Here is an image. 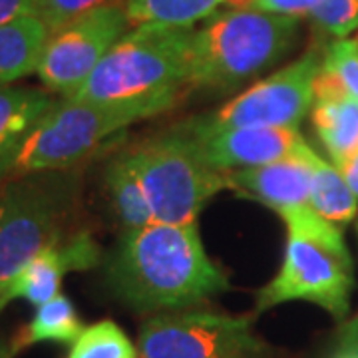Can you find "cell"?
I'll use <instances>...</instances> for the list:
<instances>
[{
  "label": "cell",
  "mask_w": 358,
  "mask_h": 358,
  "mask_svg": "<svg viewBox=\"0 0 358 358\" xmlns=\"http://www.w3.org/2000/svg\"><path fill=\"white\" fill-rule=\"evenodd\" d=\"M322 70L329 72L350 98L358 100V44L355 40H334L322 56Z\"/></svg>",
  "instance_id": "obj_22"
},
{
  "label": "cell",
  "mask_w": 358,
  "mask_h": 358,
  "mask_svg": "<svg viewBox=\"0 0 358 358\" xmlns=\"http://www.w3.org/2000/svg\"><path fill=\"white\" fill-rule=\"evenodd\" d=\"M193 28L141 24L128 30L66 100L108 106H148L159 114L189 88Z\"/></svg>",
  "instance_id": "obj_2"
},
{
  "label": "cell",
  "mask_w": 358,
  "mask_h": 358,
  "mask_svg": "<svg viewBox=\"0 0 358 358\" xmlns=\"http://www.w3.org/2000/svg\"><path fill=\"white\" fill-rule=\"evenodd\" d=\"M355 42H357V44H358V34H357V38H355Z\"/></svg>",
  "instance_id": "obj_32"
},
{
  "label": "cell",
  "mask_w": 358,
  "mask_h": 358,
  "mask_svg": "<svg viewBox=\"0 0 358 358\" xmlns=\"http://www.w3.org/2000/svg\"><path fill=\"white\" fill-rule=\"evenodd\" d=\"M317 157L319 155L315 154L313 157H293L267 166L225 171L227 183L229 189L267 205L277 213L308 207L313 164Z\"/></svg>",
  "instance_id": "obj_13"
},
{
  "label": "cell",
  "mask_w": 358,
  "mask_h": 358,
  "mask_svg": "<svg viewBox=\"0 0 358 358\" xmlns=\"http://www.w3.org/2000/svg\"><path fill=\"white\" fill-rule=\"evenodd\" d=\"M251 319L211 310L162 313L140 327L138 358H265Z\"/></svg>",
  "instance_id": "obj_8"
},
{
  "label": "cell",
  "mask_w": 358,
  "mask_h": 358,
  "mask_svg": "<svg viewBox=\"0 0 358 358\" xmlns=\"http://www.w3.org/2000/svg\"><path fill=\"white\" fill-rule=\"evenodd\" d=\"M103 181L115 217L124 231L141 229L155 223L129 152L115 155L108 164Z\"/></svg>",
  "instance_id": "obj_16"
},
{
  "label": "cell",
  "mask_w": 358,
  "mask_h": 358,
  "mask_svg": "<svg viewBox=\"0 0 358 358\" xmlns=\"http://www.w3.org/2000/svg\"><path fill=\"white\" fill-rule=\"evenodd\" d=\"M308 18L322 34L345 38L358 30V0H322Z\"/></svg>",
  "instance_id": "obj_23"
},
{
  "label": "cell",
  "mask_w": 358,
  "mask_h": 358,
  "mask_svg": "<svg viewBox=\"0 0 358 358\" xmlns=\"http://www.w3.org/2000/svg\"><path fill=\"white\" fill-rule=\"evenodd\" d=\"M129 28L126 2H114L50 32L40 58V82L68 98L112 50Z\"/></svg>",
  "instance_id": "obj_10"
},
{
  "label": "cell",
  "mask_w": 358,
  "mask_h": 358,
  "mask_svg": "<svg viewBox=\"0 0 358 358\" xmlns=\"http://www.w3.org/2000/svg\"><path fill=\"white\" fill-rule=\"evenodd\" d=\"M86 327L78 317L76 308L66 294H56L52 301L36 307L34 317L20 329L8 348L10 357L38 343L72 345Z\"/></svg>",
  "instance_id": "obj_18"
},
{
  "label": "cell",
  "mask_w": 358,
  "mask_h": 358,
  "mask_svg": "<svg viewBox=\"0 0 358 358\" xmlns=\"http://www.w3.org/2000/svg\"><path fill=\"white\" fill-rule=\"evenodd\" d=\"M155 223H197L205 203L229 189L227 173L209 167L173 128L129 150Z\"/></svg>",
  "instance_id": "obj_7"
},
{
  "label": "cell",
  "mask_w": 358,
  "mask_h": 358,
  "mask_svg": "<svg viewBox=\"0 0 358 358\" xmlns=\"http://www.w3.org/2000/svg\"><path fill=\"white\" fill-rule=\"evenodd\" d=\"M157 114L148 106H108L62 98L40 120L20 150L0 167V181L72 169L96 154L108 138Z\"/></svg>",
  "instance_id": "obj_5"
},
{
  "label": "cell",
  "mask_w": 358,
  "mask_h": 358,
  "mask_svg": "<svg viewBox=\"0 0 358 358\" xmlns=\"http://www.w3.org/2000/svg\"><path fill=\"white\" fill-rule=\"evenodd\" d=\"M70 169L42 171L4 181L0 201V291L20 268L64 241L76 205Z\"/></svg>",
  "instance_id": "obj_6"
},
{
  "label": "cell",
  "mask_w": 358,
  "mask_h": 358,
  "mask_svg": "<svg viewBox=\"0 0 358 358\" xmlns=\"http://www.w3.org/2000/svg\"><path fill=\"white\" fill-rule=\"evenodd\" d=\"M322 66L319 50L271 74L255 86L245 90L215 114L187 120L203 129L225 128H299L303 117L315 103V80Z\"/></svg>",
  "instance_id": "obj_9"
},
{
  "label": "cell",
  "mask_w": 358,
  "mask_h": 358,
  "mask_svg": "<svg viewBox=\"0 0 358 358\" xmlns=\"http://www.w3.org/2000/svg\"><path fill=\"white\" fill-rule=\"evenodd\" d=\"M100 263V247L88 231H76L52 245L20 268L0 291V313L14 299L40 307L60 294L62 279L70 271H88Z\"/></svg>",
  "instance_id": "obj_12"
},
{
  "label": "cell",
  "mask_w": 358,
  "mask_h": 358,
  "mask_svg": "<svg viewBox=\"0 0 358 358\" xmlns=\"http://www.w3.org/2000/svg\"><path fill=\"white\" fill-rule=\"evenodd\" d=\"M66 358H138V346L114 320H100L82 331Z\"/></svg>",
  "instance_id": "obj_21"
},
{
  "label": "cell",
  "mask_w": 358,
  "mask_h": 358,
  "mask_svg": "<svg viewBox=\"0 0 358 358\" xmlns=\"http://www.w3.org/2000/svg\"><path fill=\"white\" fill-rule=\"evenodd\" d=\"M126 0H36V16L54 32L84 14Z\"/></svg>",
  "instance_id": "obj_24"
},
{
  "label": "cell",
  "mask_w": 358,
  "mask_h": 358,
  "mask_svg": "<svg viewBox=\"0 0 358 358\" xmlns=\"http://www.w3.org/2000/svg\"><path fill=\"white\" fill-rule=\"evenodd\" d=\"M28 14H36V0H0V24Z\"/></svg>",
  "instance_id": "obj_26"
},
{
  "label": "cell",
  "mask_w": 358,
  "mask_h": 358,
  "mask_svg": "<svg viewBox=\"0 0 358 358\" xmlns=\"http://www.w3.org/2000/svg\"><path fill=\"white\" fill-rule=\"evenodd\" d=\"M287 225L281 268L257 293L255 313L291 301H307L345 319L355 287L352 259L338 225L322 219L308 205L279 213Z\"/></svg>",
  "instance_id": "obj_3"
},
{
  "label": "cell",
  "mask_w": 358,
  "mask_h": 358,
  "mask_svg": "<svg viewBox=\"0 0 358 358\" xmlns=\"http://www.w3.org/2000/svg\"><path fill=\"white\" fill-rule=\"evenodd\" d=\"M227 0H126L129 26L166 24L192 28L217 13Z\"/></svg>",
  "instance_id": "obj_20"
},
{
  "label": "cell",
  "mask_w": 358,
  "mask_h": 358,
  "mask_svg": "<svg viewBox=\"0 0 358 358\" xmlns=\"http://www.w3.org/2000/svg\"><path fill=\"white\" fill-rule=\"evenodd\" d=\"M178 129L207 166L223 173L315 155V150L303 140L299 129L293 128L203 129L183 122Z\"/></svg>",
  "instance_id": "obj_11"
},
{
  "label": "cell",
  "mask_w": 358,
  "mask_h": 358,
  "mask_svg": "<svg viewBox=\"0 0 358 358\" xmlns=\"http://www.w3.org/2000/svg\"><path fill=\"white\" fill-rule=\"evenodd\" d=\"M310 207L334 225H346L358 213V197L334 164L317 157L313 164Z\"/></svg>",
  "instance_id": "obj_19"
},
{
  "label": "cell",
  "mask_w": 358,
  "mask_h": 358,
  "mask_svg": "<svg viewBox=\"0 0 358 358\" xmlns=\"http://www.w3.org/2000/svg\"><path fill=\"white\" fill-rule=\"evenodd\" d=\"M341 341H343V348H350L358 352V317L348 320L343 331H341Z\"/></svg>",
  "instance_id": "obj_28"
},
{
  "label": "cell",
  "mask_w": 358,
  "mask_h": 358,
  "mask_svg": "<svg viewBox=\"0 0 358 358\" xmlns=\"http://www.w3.org/2000/svg\"><path fill=\"white\" fill-rule=\"evenodd\" d=\"M48 36V26L36 14L0 24V86H10L38 70Z\"/></svg>",
  "instance_id": "obj_15"
},
{
  "label": "cell",
  "mask_w": 358,
  "mask_h": 358,
  "mask_svg": "<svg viewBox=\"0 0 358 358\" xmlns=\"http://www.w3.org/2000/svg\"><path fill=\"white\" fill-rule=\"evenodd\" d=\"M0 358H13L10 357V352H8V348H4L2 343H0Z\"/></svg>",
  "instance_id": "obj_30"
},
{
  "label": "cell",
  "mask_w": 358,
  "mask_h": 358,
  "mask_svg": "<svg viewBox=\"0 0 358 358\" xmlns=\"http://www.w3.org/2000/svg\"><path fill=\"white\" fill-rule=\"evenodd\" d=\"M338 171L343 173V178L348 183V187L352 189V193L358 197V154L346 157L345 162L338 164Z\"/></svg>",
  "instance_id": "obj_27"
},
{
  "label": "cell",
  "mask_w": 358,
  "mask_h": 358,
  "mask_svg": "<svg viewBox=\"0 0 358 358\" xmlns=\"http://www.w3.org/2000/svg\"><path fill=\"white\" fill-rule=\"evenodd\" d=\"M106 275L115 296L140 313L185 310L229 289L227 275L205 253L197 223L124 231Z\"/></svg>",
  "instance_id": "obj_1"
},
{
  "label": "cell",
  "mask_w": 358,
  "mask_h": 358,
  "mask_svg": "<svg viewBox=\"0 0 358 358\" xmlns=\"http://www.w3.org/2000/svg\"><path fill=\"white\" fill-rule=\"evenodd\" d=\"M336 358H358V352L357 350H350V348H343V350L336 355Z\"/></svg>",
  "instance_id": "obj_29"
},
{
  "label": "cell",
  "mask_w": 358,
  "mask_h": 358,
  "mask_svg": "<svg viewBox=\"0 0 358 358\" xmlns=\"http://www.w3.org/2000/svg\"><path fill=\"white\" fill-rule=\"evenodd\" d=\"M2 193H4V181H0V201H2Z\"/></svg>",
  "instance_id": "obj_31"
},
{
  "label": "cell",
  "mask_w": 358,
  "mask_h": 358,
  "mask_svg": "<svg viewBox=\"0 0 358 358\" xmlns=\"http://www.w3.org/2000/svg\"><path fill=\"white\" fill-rule=\"evenodd\" d=\"M56 102L48 90L0 86V167L20 150Z\"/></svg>",
  "instance_id": "obj_14"
},
{
  "label": "cell",
  "mask_w": 358,
  "mask_h": 358,
  "mask_svg": "<svg viewBox=\"0 0 358 358\" xmlns=\"http://www.w3.org/2000/svg\"><path fill=\"white\" fill-rule=\"evenodd\" d=\"M320 2L322 0H249V4L245 8L299 18V16H308Z\"/></svg>",
  "instance_id": "obj_25"
},
{
  "label": "cell",
  "mask_w": 358,
  "mask_h": 358,
  "mask_svg": "<svg viewBox=\"0 0 358 358\" xmlns=\"http://www.w3.org/2000/svg\"><path fill=\"white\" fill-rule=\"evenodd\" d=\"M313 126L334 166L358 154V100L350 96L315 100Z\"/></svg>",
  "instance_id": "obj_17"
},
{
  "label": "cell",
  "mask_w": 358,
  "mask_h": 358,
  "mask_svg": "<svg viewBox=\"0 0 358 358\" xmlns=\"http://www.w3.org/2000/svg\"><path fill=\"white\" fill-rule=\"evenodd\" d=\"M299 18L235 8L193 30L189 88L233 90L265 72L293 48Z\"/></svg>",
  "instance_id": "obj_4"
}]
</instances>
